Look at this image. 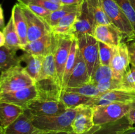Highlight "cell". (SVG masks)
I'll return each mask as SVG.
<instances>
[{
    "mask_svg": "<svg viewBox=\"0 0 135 134\" xmlns=\"http://www.w3.org/2000/svg\"><path fill=\"white\" fill-rule=\"evenodd\" d=\"M133 127V124L129 120L127 114L121 119L104 124L95 134H121L127 129Z\"/></svg>",
    "mask_w": 135,
    "mask_h": 134,
    "instance_id": "603a6c76",
    "label": "cell"
},
{
    "mask_svg": "<svg viewBox=\"0 0 135 134\" xmlns=\"http://www.w3.org/2000/svg\"><path fill=\"white\" fill-rule=\"evenodd\" d=\"M5 45V39L3 32L0 31V47H3Z\"/></svg>",
    "mask_w": 135,
    "mask_h": 134,
    "instance_id": "7bdbcfd3",
    "label": "cell"
},
{
    "mask_svg": "<svg viewBox=\"0 0 135 134\" xmlns=\"http://www.w3.org/2000/svg\"><path fill=\"white\" fill-rule=\"evenodd\" d=\"M21 64V59L17 52L5 45L0 47V71H4L15 66Z\"/></svg>",
    "mask_w": 135,
    "mask_h": 134,
    "instance_id": "d4e9b609",
    "label": "cell"
},
{
    "mask_svg": "<svg viewBox=\"0 0 135 134\" xmlns=\"http://www.w3.org/2000/svg\"><path fill=\"white\" fill-rule=\"evenodd\" d=\"M101 2L112 25L121 32L125 39L129 40L134 37L133 26L119 5L113 0H101Z\"/></svg>",
    "mask_w": 135,
    "mask_h": 134,
    "instance_id": "277c9868",
    "label": "cell"
},
{
    "mask_svg": "<svg viewBox=\"0 0 135 134\" xmlns=\"http://www.w3.org/2000/svg\"><path fill=\"white\" fill-rule=\"evenodd\" d=\"M63 90L66 91L78 93V94L83 95L87 97H96L101 95L96 84H94L92 81L86 83L76 87H66Z\"/></svg>",
    "mask_w": 135,
    "mask_h": 134,
    "instance_id": "1f68e13d",
    "label": "cell"
},
{
    "mask_svg": "<svg viewBox=\"0 0 135 134\" xmlns=\"http://www.w3.org/2000/svg\"><path fill=\"white\" fill-rule=\"evenodd\" d=\"M94 97H87L73 92L63 90L60 97V101L67 109H75L80 105L92 106Z\"/></svg>",
    "mask_w": 135,
    "mask_h": 134,
    "instance_id": "7402d4cb",
    "label": "cell"
},
{
    "mask_svg": "<svg viewBox=\"0 0 135 134\" xmlns=\"http://www.w3.org/2000/svg\"><path fill=\"white\" fill-rule=\"evenodd\" d=\"M131 103L115 102L92 106L94 123L102 126L121 119L129 113Z\"/></svg>",
    "mask_w": 135,
    "mask_h": 134,
    "instance_id": "3957f363",
    "label": "cell"
},
{
    "mask_svg": "<svg viewBox=\"0 0 135 134\" xmlns=\"http://www.w3.org/2000/svg\"><path fill=\"white\" fill-rule=\"evenodd\" d=\"M115 102L123 103L135 102V90L117 89L105 92L98 97H94L91 106L104 105Z\"/></svg>",
    "mask_w": 135,
    "mask_h": 134,
    "instance_id": "e0dca14e",
    "label": "cell"
},
{
    "mask_svg": "<svg viewBox=\"0 0 135 134\" xmlns=\"http://www.w3.org/2000/svg\"><path fill=\"white\" fill-rule=\"evenodd\" d=\"M78 11L66 14L58 22L57 24L51 29V31L55 34H72L73 26L76 20Z\"/></svg>",
    "mask_w": 135,
    "mask_h": 134,
    "instance_id": "83f0119b",
    "label": "cell"
},
{
    "mask_svg": "<svg viewBox=\"0 0 135 134\" xmlns=\"http://www.w3.org/2000/svg\"><path fill=\"white\" fill-rule=\"evenodd\" d=\"M4 131H5V130L0 127V134H4Z\"/></svg>",
    "mask_w": 135,
    "mask_h": 134,
    "instance_id": "c3c4849f",
    "label": "cell"
},
{
    "mask_svg": "<svg viewBox=\"0 0 135 134\" xmlns=\"http://www.w3.org/2000/svg\"><path fill=\"white\" fill-rule=\"evenodd\" d=\"M76 38L78 47L85 61L91 79L95 70L100 64L98 41L90 34H84Z\"/></svg>",
    "mask_w": 135,
    "mask_h": 134,
    "instance_id": "5b68a950",
    "label": "cell"
},
{
    "mask_svg": "<svg viewBox=\"0 0 135 134\" xmlns=\"http://www.w3.org/2000/svg\"><path fill=\"white\" fill-rule=\"evenodd\" d=\"M131 2V5H133V8H134V11H135V0H129Z\"/></svg>",
    "mask_w": 135,
    "mask_h": 134,
    "instance_id": "bcb514c9",
    "label": "cell"
},
{
    "mask_svg": "<svg viewBox=\"0 0 135 134\" xmlns=\"http://www.w3.org/2000/svg\"><path fill=\"white\" fill-rule=\"evenodd\" d=\"M5 20H4V15H3V11L2 7L0 5V29L3 30L5 28Z\"/></svg>",
    "mask_w": 135,
    "mask_h": 134,
    "instance_id": "b9f144b4",
    "label": "cell"
},
{
    "mask_svg": "<svg viewBox=\"0 0 135 134\" xmlns=\"http://www.w3.org/2000/svg\"><path fill=\"white\" fill-rule=\"evenodd\" d=\"M33 116L30 110L26 109L15 121L5 129L4 134H45L47 133L33 124Z\"/></svg>",
    "mask_w": 135,
    "mask_h": 134,
    "instance_id": "7c38bea8",
    "label": "cell"
},
{
    "mask_svg": "<svg viewBox=\"0 0 135 134\" xmlns=\"http://www.w3.org/2000/svg\"><path fill=\"white\" fill-rule=\"evenodd\" d=\"M121 134H135V127L133 126V127H130L121 133Z\"/></svg>",
    "mask_w": 135,
    "mask_h": 134,
    "instance_id": "ee69618b",
    "label": "cell"
},
{
    "mask_svg": "<svg viewBox=\"0 0 135 134\" xmlns=\"http://www.w3.org/2000/svg\"><path fill=\"white\" fill-rule=\"evenodd\" d=\"M92 35L98 42L113 47H117L125 39L121 32L112 24L96 25Z\"/></svg>",
    "mask_w": 135,
    "mask_h": 134,
    "instance_id": "9a60e30c",
    "label": "cell"
},
{
    "mask_svg": "<svg viewBox=\"0 0 135 134\" xmlns=\"http://www.w3.org/2000/svg\"><path fill=\"white\" fill-rule=\"evenodd\" d=\"M34 84L21 64L2 71L0 75V92L14 91Z\"/></svg>",
    "mask_w": 135,
    "mask_h": 134,
    "instance_id": "7a4b0ae2",
    "label": "cell"
},
{
    "mask_svg": "<svg viewBox=\"0 0 135 134\" xmlns=\"http://www.w3.org/2000/svg\"><path fill=\"white\" fill-rule=\"evenodd\" d=\"M56 35L57 42L54 53V59H55L57 77L63 86V77L65 64L75 36L73 34H56Z\"/></svg>",
    "mask_w": 135,
    "mask_h": 134,
    "instance_id": "8992f818",
    "label": "cell"
},
{
    "mask_svg": "<svg viewBox=\"0 0 135 134\" xmlns=\"http://www.w3.org/2000/svg\"><path fill=\"white\" fill-rule=\"evenodd\" d=\"M80 5V4H79V5H63L61 9L51 12L50 14L44 20L46 21V23L49 25L51 29L54 28L57 24L58 22L66 14H69L71 12L79 10Z\"/></svg>",
    "mask_w": 135,
    "mask_h": 134,
    "instance_id": "f1b7e54d",
    "label": "cell"
},
{
    "mask_svg": "<svg viewBox=\"0 0 135 134\" xmlns=\"http://www.w3.org/2000/svg\"><path fill=\"white\" fill-rule=\"evenodd\" d=\"M44 56L32 55L26 52H24V53L19 56L21 63L24 62L26 64V66L24 67L25 70L34 81H36L39 77Z\"/></svg>",
    "mask_w": 135,
    "mask_h": 134,
    "instance_id": "44dd1931",
    "label": "cell"
},
{
    "mask_svg": "<svg viewBox=\"0 0 135 134\" xmlns=\"http://www.w3.org/2000/svg\"><path fill=\"white\" fill-rule=\"evenodd\" d=\"M17 1L22 4H33L38 5L51 12L58 10L63 6L61 4L55 3L50 0H17Z\"/></svg>",
    "mask_w": 135,
    "mask_h": 134,
    "instance_id": "e575fe53",
    "label": "cell"
},
{
    "mask_svg": "<svg viewBox=\"0 0 135 134\" xmlns=\"http://www.w3.org/2000/svg\"><path fill=\"white\" fill-rule=\"evenodd\" d=\"M125 42L129 51L130 63L131 66H135V36L129 40H127Z\"/></svg>",
    "mask_w": 135,
    "mask_h": 134,
    "instance_id": "74e56055",
    "label": "cell"
},
{
    "mask_svg": "<svg viewBox=\"0 0 135 134\" xmlns=\"http://www.w3.org/2000/svg\"><path fill=\"white\" fill-rule=\"evenodd\" d=\"M50 1H52V2H54V3H55L61 4V3H60V0H50Z\"/></svg>",
    "mask_w": 135,
    "mask_h": 134,
    "instance_id": "7dc6e473",
    "label": "cell"
},
{
    "mask_svg": "<svg viewBox=\"0 0 135 134\" xmlns=\"http://www.w3.org/2000/svg\"><path fill=\"white\" fill-rule=\"evenodd\" d=\"M119 5L133 26L135 32V11L129 0H113Z\"/></svg>",
    "mask_w": 135,
    "mask_h": 134,
    "instance_id": "836d02e7",
    "label": "cell"
},
{
    "mask_svg": "<svg viewBox=\"0 0 135 134\" xmlns=\"http://www.w3.org/2000/svg\"><path fill=\"white\" fill-rule=\"evenodd\" d=\"M127 116L133 125L135 124V102L131 103V107L127 114Z\"/></svg>",
    "mask_w": 135,
    "mask_h": 134,
    "instance_id": "f35d334b",
    "label": "cell"
},
{
    "mask_svg": "<svg viewBox=\"0 0 135 134\" xmlns=\"http://www.w3.org/2000/svg\"><path fill=\"white\" fill-rule=\"evenodd\" d=\"M88 7L93 15L96 25L97 24H112L108 18L101 0H86Z\"/></svg>",
    "mask_w": 135,
    "mask_h": 134,
    "instance_id": "484cf974",
    "label": "cell"
},
{
    "mask_svg": "<svg viewBox=\"0 0 135 134\" xmlns=\"http://www.w3.org/2000/svg\"><path fill=\"white\" fill-rule=\"evenodd\" d=\"M3 32L5 36V45L6 47L16 52L18 50L21 49V45L19 38L15 30L13 18L11 17L7 25H5V28L3 29Z\"/></svg>",
    "mask_w": 135,
    "mask_h": 134,
    "instance_id": "cb8c5ba5",
    "label": "cell"
},
{
    "mask_svg": "<svg viewBox=\"0 0 135 134\" xmlns=\"http://www.w3.org/2000/svg\"><path fill=\"white\" fill-rule=\"evenodd\" d=\"M20 4L25 6L29 10L31 11L33 13H34L37 16L40 17V18H43V19H44L46 17H47L50 14V13H51V11H50L47 10V9L42 7L38 6V5H33V4Z\"/></svg>",
    "mask_w": 135,
    "mask_h": 134,
    "instance_id": "8d00e7d4",
    "label": "cell"
},
{
    "mask_svg": "<svg viewBox=\"0 0 135 134\" xmlns=\"http://www.w3.org/2000/svg\"><path fill=\"white\" fill-rule=\"evenodd\" d=\"M38 98L35 85L9 92H0V101L13 104L25 109Z\"/></svg>",
    "mask_w": 135,
    "mask_h": 134,
    "instance_id": "30bf717a",
    "label": "cell"
},
{
    "mask_svg": "<svg viewBox=\"0 0 135 134\" xmlns=\"http://www.w3.org/2000/svg\"><path fill=\"white\" fill-rule=\"evenodd\" d=\"M121 89L135 90V66H132L121 80Z\"/></svg>",
    "mask_w": 135,
    "mask_h": 134,
    "instance_id": "d590c367",
    "label": "cell"
},
{
    "mask_svg": "<svg viewBox=\"0 0 135 134\" xmlns=\"http://www.w3.org/2000/svg\"><path fill=\"white\" fill-rule=\"evenodd\" d=\"M68 133L65 132H47L45 134H67Z\"/></svg>",
    "mask_w": 135,
    "mask_h": 134,
    "instance_id": "f6af8a7d",
    "label": "cell"
},
{
    "mask_svg": "<svg viewBox=\"0 0 135 134\" xmlns=\"http://www.w3.org/2000/svg\"><path fill=\"white\" fill-rule=\"evenodd\" d=\"M83 0H60V3L62 5H79Z\"/></svg>",
    "mask_w": 135,
    "mask_h": 134,
    "instance_id": "ab89813d",
    "label": "cell"
},
{
    "mask_svg": "<svg viewBox=\"0 0 135 134\" xmlns=\"http://www.w3.org/2000/svg\"><path fill=\"white\" fill-rule=\"evenodd\" d=\"M34 116H51L65 112L67 108L61 101H45L36 99L28 106Z\"/></svg>",
    "mask_w": 135,
    "mask_h": 134,
    "instance_id": "5bb4252c",
    "label": "cell"
},
{
    "mask_svg": "<svg viewBox=\"0 0 135 134\" xmlns=\"http://www.w3.org/2000/svg\"><path fill=\"white\" fill-rule=\"evenodd\" d=\"M57 42V35L51 31L36 40L28 42L21 50L32 55L45 56L50 53L55 52Z\"/></svg>",
    "mask_w": 135,
    "mask_h": 134,
    "instance_id": "4fadbf2b",
    "label": "cell"
},
{
    "mask_svg": "<svg viewBox=\"0 0 135 134\" xmlns=\"http://www.w3.org/2000/svg\"><path fill=\"white\" fill-rule=\"evenodd\" d=\"M98 46L100 64L102 65L109 66L113 57L115 47H111L100 42H98Z\"/></svg>",
    "mask_w": 135,
    "mask_h": 134,
    "instance_id": "d6a6232c",
    "label": "cell"
},
{
    "mask_svg": "<svg viewBox=\"0 0 135 134\" xmlns=\"http://www.w3.org/2000/svg\"><path fill=\"white\" fill-rule=\"evenodd\" d=\"M54 53L55 52L50 53L44 56L42 68L37 80L44 78H56L59 80L55 68Z\"/></svg>",
    "mask_w": 135,
    "mask_h": 134,
    "instance_id": "4316f807",
    "label": "cell"
},
{
    "mask_svg": "<svg viewBox=\"0 0 135 134\" xmlns=\"http://www.w3.org/2000/svg\"><path fill=\"white\" fill-rule=\"evenodd\" d=\"M130 64L127 45L126 42L123 41L115 47L113 57L109 64L113 72V78L121 81L130 68Z\"/></svg>",
    "mask_w": 135,
    "mask_h": 134,
    "instance_id": "9c48e42d",
    "label": "cell"
},
{
    "mask_svg": "<svg viewBox=\"0 0 135 134\" xmlns=\"http://www.w3.org/2000/svg\"><path fill=\"white\" fill-rule=\"evenodd\" d=\"M95 26L94 18L88 7L87 1L83 0L79 7L77 17L73 26L71 34L75 38L84 34L92 35Z\"/></svg>",
    "mask_w": 135,
    "mask_h": 134,
    "instance_id": "52a82bcc",
    "label": "cell"
},
{
    "mask_svg": "<svg viewBox=\"0 0 135 134\" xmlns=\"http://www.w3.org/2000/svg\"><path fill=\"white\" fill-rule=\"evenodd\" d=\"M76 113V108L68 109L57 115L33 116L32 123L38 129L46 132L72 133L71 124Z\"/></svg>",
    "mask_w": 135,
    "mask_h": 134,
    "instance_id": "6da1fadb",
    "label": "cell"
},
{
    "mask_svg": "<svg viewBox=\"0 0 135 134\" xmlns=\"http://www.w3.org/2000/svg\"><path fill=\"white\" fill-rule=\"evenodd\" d=\"M25 110L21 106L0 101V127L5 130L24 112Z\"/></svg>",
    "mask_w": 135,
    "mask_h": 134,
    "instance_id": "ffe728a7",
    "label": "cell"
},
{
    "mask_svg": "<svg viewBox=\"0 0 135 134\" xmlns=\"http://www.w3.org/2000/svg\"><path fill=\"white\" fill-rule=\"evenodd\" d=\"M102 126H98V125H95L93 127H92V129H91L90 131H87V132L86 133H69L67 134H95V133H96V131H98V130H99V129Z\"/></svg>",
    "mask_w": 135,
    "mask_h": 134,
    "instance_id": "60d3db41",
    "label": "cell"
},
{
    "mask_svg": "<svg viewBox=\"0 0 135 134\" xmlns=\"http://www.w3.org/2000/svg\"><path fill=\"white\" fill-rule=\"evenodd\" d=\"M93 107L89 105H80L76 107V113L71 124L73 132L84 133L95 126L93 120Z\"/></svg>",
    "mask_w": 135,
    "mask_h": 134,
    "instance_id": "2e32d148",
    "label": "cell"
},
{
    "mask_svg": "<svg viewBox=\"0 0 135 134\" xmlns=\"http://www.w3.org/2000/svg\"><path fill=\"white\" fill-rule=\"evenodd\" d=\"M89 81H90V78L86 64L78 47L76 63L66 87H76Z\"/></svg>",
    "mask_w": 135,
    "mask_h": 134,
    "instance_id": "ac0fdd59",
    "label": "cell"
},
{
    "mask_svg": "<svg viewBox=\"0 0 135 134\" xmlns=\"http://www.w3.org/2000/svg\"><path fill=\"white\" fill-rule=\"evenodd\" d=\"M78 51V45L76 38H74L73 41L72 45H71V50H70L69 55L68 56L67 63L65 64V68L64 74H63V89H64L67 86V84L68 83L69 78L72 74L73 68L75 67V63L76 60V55H77Z\"/></svg>",
    "mask_w": 135,
    "mask_h": 134,
    "instance_id": "f546056e",
    "label": "cell"
},
{
    "mask_svg": "<svg viewBox=\"0 0 135 134\" xmlns=\"http://www.w3.org/2000/svg\"><path fill=\"white\" fill-rule=\"evenodd\" d=\"M15 28L19 38L21 49L28 43L27 24L22 11V7L18 3H16L12 9L11 16Z\"/></svg>",
    "mask_w": 135,
    "mask_h": 134,
    "instance_id": "d6986e66",
    "label": "cell"
},
{
    "mask_svg": "<svg viewBox=\"0 0 135 134\" xmlns=\"http://www.w3.org/2000/svg\"><path fill=\"white\" fill-rule=\"evenodd\" d=\"M20 5L22 7L27 24L28 43L36 40L51 32V28L43 18L33 13L24 5Z\"/></svg>",
    "mask_w": 135,
    "mask_h": 134,
    "instance_id": "ba28073f",
    "label": "cell"
},
{
    "mask_svg": "<svg viewBox=\"0 0 135 134\" xmlns=\"http://www.w3.org/2000/svg\"><path fill=\"white\" fill-rule=\"evenodd\" d=\"M113 78V72L109 66L99 64L91 77L90 81L96 85L105 83Z\"/></svg>",
    "mask_w": 135,
    "mask_h": 134,
    "instance_id": "4dcf8cb0",
    "label": "cell"
},
{
    "mask_svg": "<svg viewBox=\"0 0 135 134\" xmlns=\"http://www.w3.org/2000/svg\"><path fill=\"white\" fill-rule=\"evenodd\" d=\"M38 93L37 99L45 101H60L63 86L56 78H44L35 81Z\"/></svg>",
    "mask_w": 135,
    "mask_h": 134,
    "instance_id": "8fae6325",
    "label": "cell"
}]
</instances>
